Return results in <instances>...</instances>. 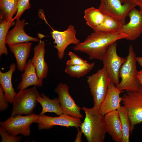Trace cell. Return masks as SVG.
<instances>
[{
	"mask_svg": "<svg viewBox=\"0 0 142 142\" xmlns=\"http://www.w3.org/2000/svg\"><path fill=\"white\" fill-rule=\"evenodd\" d=\"M127 36L120 31L104 33L94 31L88 35L83 42L75 45L73 50L88 55L89 59L102 61L109 46Z\"/></svg>",
	"mask_w": 142,
	"mask_h": 142,
	"instance_id": "1",
	"label": "cell"
},
{
	"mask_svg": "<svg viewBox=\"0 0 142 142\" xmlns=\"http://www.w3.org/2000/svg\"><path fill=\"white\" fill-rule=\"evenodd\" d=\"M85 116L80 128L88 142H103L106 132L104 115L99 109L83 107Z\"/></svg>",
	"mask_w": 142,
	"mask_h": 142,
	"instance_id": "2",
	"label": "cell"
},
{
	"mask_svg": "<svg viewBox=\"0 0 142 142\" xmlns=\"http://www.w3.org/2000/svg\"><path fill=\"white\" fill-rule=\"evenodd\" d=\"M136 56L132 46L130 45L126 62L121 66L119 72L121 80L116 87L120 91L135 92L140 85L138 77Z\"/></svg>",
	"mask_w": 142,
	"mask_h": 142,
	"instance_id": "3",
	"label": "cell"
},
{
	"mask_svg": "<svg viewBox=\"0 0 142 142\" xmlns=\"http://www.w3.org/2000/svg\"><path fill=\"white\" fill-rule=\"evenodd\" d=\"M87 82L93 97L94 106L99 109L103 101L110 82L108 73L103 67L87 77Z\"/></svg>",
	"mask_w": 142,
	"mask_h": 142,
	"instance_id": "4",
	"label": "cell"
},
{
	"mask_svg": "<svg viewBox=\"0 0 142 142\" xmlns=\"http://www.w3.org/2000/svg\"><path fill=\"white\" fill-rule=\"evenodd\" d=\"M121 98L128 116L131 134L135 125L142 122V85L137 91H126Z\"/></svg>",
	"mask_w": 142,
	"mask_h": 142,
	"instance_id": "5",
	"label": "cell"
},
{
	"mask_svg": "<svg viewBox=\"0 0 142 142\" xmlns=\"http://www.w3.org/2000/svg\"><path fill=\"white\" fill-rule=\"evenodd\" d=\"M39 95L36 86L31 88L19 90L13 103L11 116L28 115L32 114L38 103L37 98Z\"/></svg>",
	"mask_w": 142,
	"mask_h": 142,
	"instance_id": "6",
	"label": "cell"
},
{
	"mask_svg": "<svg viewBox=\"0 0 142 142\" xmlns=\"http://www.w3.org/2000/svg\"><path fill=\"white\" fill-rule=\"evenodd\" d=\"M39 116V115L35 113L25 116H11L5 121L0 122V125L12 135L17 136L20 134L26 137L29 136L31 125Z\"/></svg>",
	"mask_w": 142,
	"mask_h": 142,
	"instance_id": "7",
	"label": "cell"
},
{
	"mask_svg": "<svg viewBox=\"0 0 142 142\" xmlns=\"http://www.w3.org/2000/svg\"><path fill=\"white\" fill-rule=\"evenodd\" d=\"M122 3L120 0H100L98 9L105 16L111 17L124 24L130 11L138 5L133 3Z\"/></svg>",
	"mask_w": 142,
	"mask_h": 142,
	"instance_id": "8",
	"label": "cell"
},
{
	"mask_svg": "<svg viewBox=\"0 0 142 142\" xmlns=\"http://www.w3.org/2000/svg\"><path fill=\"white\" fill-rule=\"evenodd\" d=\"M117 43L115 42L108 47L102 60L110 82L116 86L119 83V72L122 65L126 62V57L119 56L116 52Z\"/></svg>",
	"mask_w": 142,
	"mask_h": 142,
	"instance_id": "9",
	"label": "cell"
},
{
	"mask_svg": "<svg viewBox=\"0 0 142 142\" xmlns=\"http://www.w3.org/2000/svg\"><path fill=\"white\" fill-rule=\"evenodd\" d=\"M76 30L74 27L69 26L67 29L63 31L53 30L50 32L53 43L56 44L54 47L57 50V55L60 60H62L65 54V50L69 45H75L79 44L80 41L76 37Z\"/></svg>",
	"mask_w": 142,
	"mask_h": 142,
	"instance_id": "10",
	"label": "cell"
},
{
	"mask_svg": "<svg viewBox=\"0 0 142 142\" xmlns=\"http://www.w3.org/2000/svg\"><path fill=\"white\" fill-rule=\"evenodd\" d=\"M35 123L37 124L38 129L42 130L50 129L56 125L67 128L74 127L78 129L80 127L82 121L80 119L64 114L55 117L49 116L44 114H39L38 118Z\"/></svg>",
	"mask_w": 142,
	"mask_h": 142,
	"instance_id": "11",
	"label": "cell"
},
{
	"mask_svg": "<svg viewBox=\"0 0 142 142\" xmlns=\"http://www.w3.org/2000/svg\"><path fill=\"white\" fill-rule=\"evenodd\" d=\"M54 91L58 95L63 114L79 119L83 117L80 111L81 108L77 105L70 96L67 84L59 83Z\"/></svg>",
	"mask_w": 142,
	"mask_h": 142,
	"instance_id": "12",
	"label": "cell"
},
{
	"mask_svg": "<svg viewBox=\"0 0 142 142\" xmlns=\"http://www.w3.org/2000/svg\"><path fill=\"white\" fill-rule=\"evenodd\" d=\"M128 16L129 21L123 24L120 31L127 36L126 39L131 41L135 40L142 33V14L135 7L130 12Z\"/></svg>",
	"mask_w": 142,
	"mask_h": 142,
	"instance_id": "13",
	"label": "cell"
},
{
	"mask_svg": "<svg viewBox=\"0 0 142 142\" xmlns=\"http://www.w3.org/2000/svg\"><path fill=\"white\" fill-rule=\"evenodd\" d=\"M122 92L118 89L114 83L110 82L105 97L99 108L100 112L104 115L108 113L117 110L122 101L120 94Z\"/></svg>",
	"mask_w": 142,
	"mask_h": 142,
	"instance_id": "14",
	"label": "cell"
},
{
	"mask_svg": "<svg viewBox=\"0 0 142 142\" xmlns=\"http://www.w3.org/2000/svg\"><path fill=\"white\" fill-rule=\"evenodd\" d=\"M42 38H40L38 44L34 47V55L31 59L35 67L38 77L43 80L47 75L48 67L44 59L45 44L44 40H41Z\"/></svg>",
	"mask_w": 142,
	"mask_h": 142,
	"instance_id": "15",
	"label": "cell"
},
{
	"mask_svg": "<svg viewBox=\"0 0 142 142\" xmlns=\"http://www.w3.org/2000/svg\"><path fill=\"white\" fill-rule=\"evenodd\" d=\"M26 24L25 19L17 20L14 27L8 32L6 44H8L30 41H39V38L30 36L26 33L24 29Z\"/></svg>",
	"mask_w": 142,
	"mask_h": 142,
	"instance_id": "16",
	"label": "cell"
},
{
	"mask_svg": "<svg viewBox=\"0 0 142 142\" xmlns=\"http://www.w3.org/2000/svg\"><path fill=\"white\" fill-rule=\"evenodd\" d=\"M106 132L115 142H121L123 135L119 115L117 110L108 113L104 115Z\"/></svg>",
	"mask_w": 142,
	"mask_h": 142,
	"instance_id": "17",
	"label": "cell"
},
{
	"mask_svg": "<svg viewBox=\"0 0 142 142\" xmlns=\"http://www.w3.org/2000/svg\"><path fill=\"white\" fill-rule=\"evenodd\" d=\"M24 72L21 75V80L18 84L17 89L24 90L32 85L38 87L42 86V80L38 77L35 67L31 59L27 62L24 70Z\"/></svg>",
	"mask_w": 142,
	"mask_h": 142,
	"instance_id": "18",
	"label": "cell"
},
{
	"mask_svg": "<svg viewBox=\"0 0 142 142\" xmlns=\"http://www.w3.org/2000/svg\"><path fill=\"white\" fill-rule=\"evenodd\" d=\"M32 44L29 42L8 44L10 51L15 57L17 69L21 72L24 71Z\"/></svg>",
	"mask_w": 142,
	"mask_h": 142,
	"instance_id": "19",
	"label": "cell"
},
{
	"mask_svg": "<svg viewBox=\"0 0 142 142\" xmlns=\"http://www.w3.org/2000/svg\"><path fill=\"white\" fill-rule=\"evenodd\" d=\"M16 69V65L12 63L9 66L7 72H3L0 71V83L8 102L12 103L17 93L12 85V79L13 72Z\"/></svg>",
	"mask_w": 142,
	"mask_h": 142,
	"instance_id": "20",
	"label": "cell"
},
{
	"mask_svg": "<svg viewBox=\"0 0 142 142\" xmlns=\"http://www.w3.org/2000/svg\"><path fill=\"white\" fill-rule=\"evenodd\" d=\"M36 99L42 107L39 114H44L47 112L53 113L58 115L63 114L58 98L52 99L42 93L38 95Z\"/></svg>",
	"mask_w": 142,
	"mask_h": 142,
	"instance_id": "21",
	"label": "cell"
},
{
	"mask_svg": "<svg viewBox=\"0 0 142 142\" xmlns=\"http://www.w3.org/2000/svg\"><path fill=\"white\" fill-rule=\"evenodd\" d=\"M84 14V18L87 24L93 30L102 23L105 17L98 8L94 7L85 9Z\"/></svg>",
	"mask_w": 142,
	"mask_h": 142,
	"instance_id": "22",
	"label": "cell"
},
{
	"mask_svg": "<svg viewBox=\"0 0 142 142\" xmlns=\"http://www.w3.org/2000/svg\"><path fill=\"white\" fill-rule=\"evenodd\" d=\"M18 1V0H0V18L8 22L13 21V16L17 12Z\"/></svg>",
	"mask_w": 142,
	"mask_h": 142,
	"instance_id": "23",
	"label": "cell"
},
{
	"mask_svg": "<svg viewBox=\"0 0 142 142\" xmlns=\"http://www.w3.org/2000/svg\"><path fill=\"white\" fill-rule=\"evenodd\" d=\"M123 24L117 20L105 16L102 23L93 30L94 31L112 33L120 31Z\"/></svg>",
	"mask_w": 142,
	"mask_h": 142,
	"instance_id": "24",
	"label": "cell"
},
{
	"mask_svg": "<svg viewBox=\"0 0 142 142\" xmlns=\"http://www.w3.org/2000/svg\"><path fill=\"white\" fill-rule=\"evenodd\" d=\"M117 110L119 115L122 132L121 142H129L130 126L127 112L123 106L120 105Z\"/></svg>",
	"mask_w": 142,
	"mask_h": 142,
	"instance_id": "25",
	"label": "cell"
},
{
	"mask_svg": "<svg viewBox=\"0 0 142 142\" xmlns=\"http://www.w3.org/2000/svg\"><path fill=\"white\" fill-rule=\"evenodd\" d=\"M94 65V63L92 62L85 65H66L65 72L71 77L79 78L87 74Z\"/></svg>",
	"mask_w": 142,
	"mask_h": 142,
	"instance_id": "26",
	"label": "cell"
},
{
	"mask_svg": "<svg viewBox=\"0 0 142 142\" xmlns=\"http://www.w3.org/2000/svg\"><path fill=\"white\" fill-rule=\"evenodd\" d=\"M15 24L14 21L8 22L3 18H0V56L8 54L6 45V39L9 28Z\"/></svg>",
	"mask_w": 142,
	"mask_h": 142,
	"instance_id": "27",
	"label": "cell"
},
{
	"mask_svg": "<svg viewBox=\"0 0 142 142\" xmlns=\"http://www.w3.org/2000/svg\"><path fill=\"white\" fill-rule=\"evenodd\" d=\"M0 135L2 142H19L22 137V135L17 136L12 135L1 126Z\"/></svg>",
	"mask_w": 142,
	"mask_h": 142,
	"instance_id": "28",
	"label": "cell"
},
{
	"mask_svg": "<svg viewBox=\"0 0 142 142\" xmlns=\"http://www.w3.org/2000/svg\"><path fill=\"white\" fill-rule=\"evenodd\" d=\"M68 55L70 59L67 62L66 65H85L89 63L86 60H84L72 52H69Z\"/></svg>",
	"mask_w": 142,
	"mask_h": 142,
	"instance_id": "29",
	"label": "cell"
},
{
	"mask_svg": "<svg viewBox=\"0 0 142 142\" xmlns=\"http://www.w3.org/2000/svg\"><path fill=\"white\" fill-rule=\"evenodd\" d=\"M31 7V4L29 0H18V11L15 16L13 18L15 19L19 20V18L23 12L26 10H28Z\"/></svg>",
	"mask_w": 142,
	"mask_h": 142,
	"instance_id": "30",
	"label": "cell"
},
{
	"mask_svg": "<svg viewBox=\"0 0 142 142\" xmlns=\"http://www.w3.org/2000/svg\"><path fill=\"white\" fill-rule=\"evenodd\" d=\"M9 102L4 94V91L0 85V111H3L7 109L9 106Z\"/></svg>",
	"mask_w": 142,
	"mask_h": 142,
	"instance_id": "31",
	"label": "cell"
},
{
	"mask_svg": "<svg viewBox=\"0 0 142 142\" xmlns=\"http://www.w3.org/2000/svg\"><path fill=\"white\" fill-rule=\"evenodd\" d=\"M78 133L75 139V142H82V136L83 133L82 131L80 130L78 128Z\"/></svg>",
	"mask_w": 142,
	"mask_h": 142,
	"instance_id": "32",
	"label": "cell"
},
{
	"mask_svg": "<svg viewBox=\"0 0 142 142\" xmlns=\"http://www.w3.org/2000/svg\"><path fill=\"white\" fill-rule=\"evenodd\" d=\"M137 76L140 84L142 85V70L138 71Z\"/></svg>",
	"mask_w": 142,
	"mask_h": 142,
	"instance_id": "33",
	"label": "cell"
},
{
	"mask_svg": "<svg viewBox=\"0 0 142 142\" xmlns=\"http://www.w3.org/2000/svg\"><path fill=\"white\" fill-rule=\"evenodd\" d=\"M122 3H135L137 4L138 3L135 0H120Z\"/></svg>",
	"mask_w": 142,
	"mask_h": 142,
	"instance_id": "34",
	"label": "cell"
},
{
	"mask_svg": "<svg viewBox=\"0 0 142 142\" xmlns=\"http://www.w3.org/2000/svg\"><path fill=\"white\" fill-rule=\"evenodd\" d=\"M136 59L137 62L140 65L142 69V57H136Z\"/></svg>",
	"mask_w": 142,
	"mask_h": 142,
	"instance_id": "35",
	"label": "cell"
},
{
	"mask_svg": "<svg viewBox=\"0 0 142 142\" xmlns=\"http://www.w3.org/2000/svg\"><path fill=\"white\" fill-rule=\"evenodd\" d=\"M138 3V6L142 4V0H135Z\"/></svg>",
	"mask_w": 142,
	"mask_h": 142,
	"instance_id": "36",
	"label": "cell"
},
{
	"mask_svg": "<svg viewBox=\"0 0 142 142\" xmlns=\"http://www.w3.org/2000/svg\"><path fill=\"white\" fill-rule=\"evenodd\" d=\"M140 8V13L142 14V4L138 6Z\"/></svg>",
	"mask_w": 142,
	"mask_h": 142,
	"instance_id": "37",
	"label": "cell"
}]
</instances>
